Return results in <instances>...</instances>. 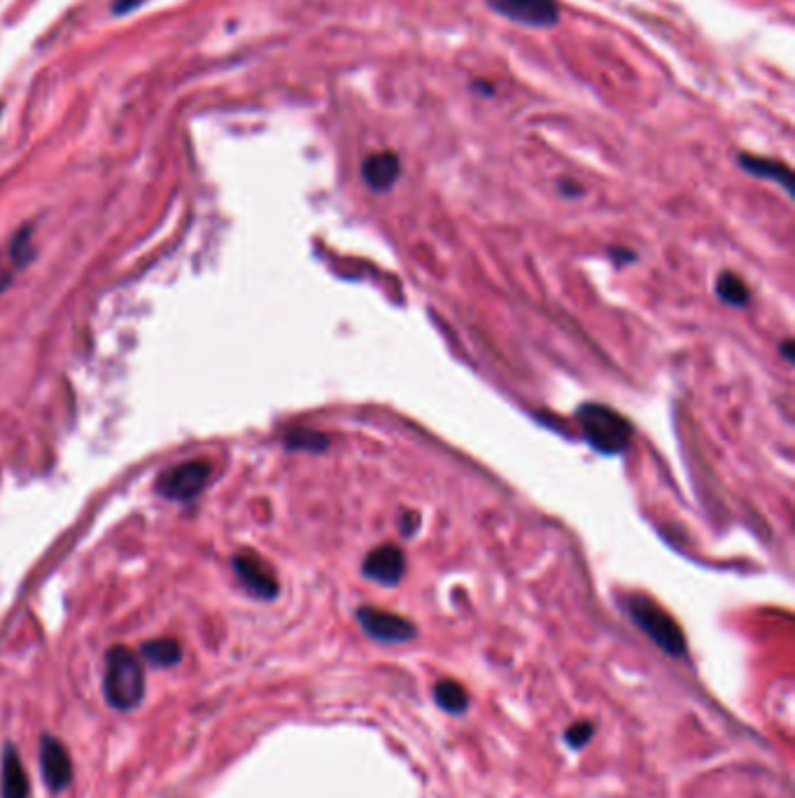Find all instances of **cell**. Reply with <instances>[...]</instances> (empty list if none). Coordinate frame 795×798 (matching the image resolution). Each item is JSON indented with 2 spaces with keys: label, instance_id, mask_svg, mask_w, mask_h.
Masks as SVG:
<instances>
[{
  "label": "cell",
  "instance_id": "cell-3",
  "mask_svg": "<svg viewBox=\"0 0 795 798\" xmlns=\"http://www.w3.org/2000/svg\"><path fill=\"white\" fill-rule=\"evenodd\" d=\"M625 609H628L632 621H635L637 626L665 651V654H670L674 658L686 654V637L677 626V621H674L663 607H658L651 598L632 593L625 598Z\"/></svg>",
  "mask_w": 795,
  "mask_h": 798
},
{
  "label": "cell",
  "instance_id": "cell-19",
  "mask_svg": "<svg viewBox=\"0 0 795 798\" xmlns=\"http://www.w3.org/2000/svg\"><path fill=\"white\" fill-rule=\"evenodd\" d=\"M609 252H611V257L618 259V262H628V259H637L635 252H630V250H625V248H611Z\"/></svg>",
  "mask_w": 795,
  "mask_h": 798
},
{
  "label": "cell",
  "instance_id": "cell-16",
  "mask_svg": "<svg viewBox=\"0 0 795 798\" xmlns=\"http://www.w3.org/2000/svg\"><path fill=\"white\" fill-rule=\"evenodd\" d=\"M285 444H287V448H292V451L320 453V451H325V448L329 446V439H327V434L308 430V427H299V430L287 432Z\"/></svg>",
  "mask_w": 795,
  "mask_h": 798
},
{
  "label": "cell",
  "instance_id": "cell-21",
  "mask_svg": "<svg viewBox=\"0 0 795 798\" xmlns=\"http://www.w3.org/2000/svg\"><path fill=\"white\" fill-rule=\"evenodd\" d=\"M793 346H795L793 339H786V341H784V346H782V353H784V357H786V360H789V362H793V360H795V355H793Z\"/></svg>",
  "mask_w": 795,
  "mask_h": 798
},
{
  "label": "cell",
  "instance_id": "cell-7",
  "mask_svg": "<svg viewBox=\"0 0 795 798\" xmlns=\"http://www.w3.org/2000/svg\"><path fill=\"white\" fill-rule=\"evenodd\" d=\"M406 570V556L404 551L395 544H381L364 558L362 574L376 584L383 586H397Z\"/></svg>",
  "mask_w": 795,
  "mask_h": 798
},
{
  "label": "cell",
  "instance_id": "cell-14",
  "mask_svg": "<svg viewBox=\"0 0 795 798\" xmlns=\"http://www.w3.org/2000/svg\"><path fill=\"white\" fill-rule=\"evenodd\" d=\"M716 294H719V299L723 304L728 306H735V308H742L747 306L751 301V292L744 280L737 276L733 271H723L719 280H716Z\"/></svg>",
  "mask_w": 795,
  "mask_h": 798
},
{
  "label": "cell",
  "instance_id": "cell-6",
  "mask_svg": "<svg viewBox=\"0 0 795 798\" xmlns=\"http://www.w3.org/2000/svg\"><path fill=\"white\" fill-rule=\"evenodd\" d=\"M357 621L364 633H367L371 640L385 642V644H401L413 640L415 626L404 616H399L395 612H385V609L378 607H360L357 609Z\"/></svg>",
  "mask_w": 795,
  "mask_h": 798
},
{
  "label": "cell",
  "instance_id": "cell-10",
  "mask_svg": "<svg viewBox=\"0 0 795 798\" xmlns=\"http://www.w3.org/2000/svg\"><path fill=\"white\" fill-rule=\"evenodd\" d=\"M401 175V161L395 152H374L364 159L362 178L374 192H388Z\"/></svg>",
  "mask_w": 795,
  "mask_h": 798
},
{
  "label": "cell",
  "instance_id": "cell-11",
  "mask_svg": "<svg viewBox=\"0 0 795 798\" xmlns=\"http://www.w3.org/2000/svg\"><path fill=\"white\" fill-rule=\"evenodd\" d=\"M3 798H31V780L24 768V761L12 745L3 752V784H0Z\"/></svg>",
  "mask_w": 795,
  "mask_h": 798
},
{
  "label": "cell",
  "instance_id": "cell-5",
  "mask_svg": "<svg viewBox=\"0 0 795 798\" xmlns=\"http://www.w3.org/2000/svg\"><path fill=\"white\" fill-rule=\"evenodd\" d=\"M490 10L527 28H551L560 19L558 0H488Z\"/></svg>",
  "mask_w": 795,
  "mask_h": 798
},
{
  "label": "cell",
  "instance_id": "cell-1",
  "mask_svg": "<svg viewBox=\"0 0 795 798\" xmlns=\"http://www.w3.org/2000/svg\"><path fill=\"white\" fill-rule=\"evenodd\" d=\"M103 691L115 710L129 712L145 698V668L129 647H112L105 656Z\"/></svg>",
  "mask_w": 795,
  "mask_h": 798
},
{
  "label": "cell",
  "instance_id": "cell-12",
  "mask_svg": "<svg viewBox=\"0 0 795 798\" xmlns=\"http://www.w3.org/2000/svg\"><path fill=\"white\" fill-rule=\"evenodd\" d=\"M737 164L742 166V171L754 175V178L777 182V185H782L786 189V194H793V173L789 166L782 164V161L756 157V154H740V157H737Z\"/></svg>",
  "mask_w": 795,
  "mask_h": 798
},
{
  "label": "cell",
  "instance_id": "cell-13",
  "mask_svg": "<svg viewBox=\"0 0 795 798\" xmlns=\"http://www.w3.org/2000/svg\"><path fill=\"white\" fill-rule=\"evenodd\" d=\"M140 654H143L145 661L157 665V668H171V665L180 663L182 647L178 640H173V637H159V640L145 642Z\"/></svg>",
  "mask_w": 795,
  "mask_h": 798
},
{
  "label": "cell",
  "instance_id": "cell-18",
  "mask_svg": "<svg viewBox=\"0 0 795 798\" xmlns=\"http://www.w3.org/2000/svg\"><path fill=\"white\" fill-rule=\"evenodd\" d=\"M418 525H420V514H418V511H404V516H401V521H399L401 535L411 537L413 532L418 530Z\"/></svg>",
  "mask_w": 795,
  "mask_h": 798
},
{
  "label": "cell",
  "instance_id": "cell-8",
  "mask_svg": "<svg viewBox=\"0 0 795 798\" xmlns=\"http://www.w3.org/2000/svg\"><path fill=\"white\" fill-rule=\"evenodd\" d=\"M40 763L47 787L52 791H63L73 782V759L59 738H52V735L42 738Z\"/></svg>",
  "mask_w": 795,
  "mask_h": 798
},
{
  "label": "cell",
  "instance_id": "cell-20",
  "mask_svg": "<svg viewBox=\"0 0 795 798\" xmlns=\"http://www.w3.org/2000/svg\"><path fill=\"white\" fill-rule=\"evenodd\" d=\"M562 192H565V196H581L583 194V189L581 187H574V182H562Z\"/></svg>",
  "mask_w": 795,
  "mask_h": 798
},
{
  "label": "cell",
  "instance_id": "cell-2",
  "mask_svg": "<svg viewBox=\"0 0 795 798\" xmlns=\"http://www.w3.org/2000/svg\"><path fill=\"white\" fill-rule=\"evenodd\" d=\"M576 418H579L583 437L595 451L604 455H621L630 448L632 425L618 411L604 404H583Z\"/></svg>",
  "mask_w": 795,
  "mask_h": 798
},
{
  "label": "cell",
  "instance_id": "cell-17",
  "mask_svg": "<svg viewBox=\"0 0 795 798\" xmlns=\"http://www.w3.org/2000/svg\"><path fill=\"white\" fill-rule=\"evenodd\" d=\"M593 735V724L590 721H579L565 733V740L569 742V747H583Z\"/></svg>",
  "mask_w": 795,
  "mask_h": 798
},
{
  "label": "cell",
  "instance_id": "cell-4",
  "mask_svg": "<svg viewBox=\"0 0 795 798\" xmlns=\"http://www.w3.org/2000/svg\"><path fill=\"white\" fill-rule=\"evenodd\" d=\"M210 472H213V467H210L208 460H187L161 472L154 488L166 500L189 502L194 497H199L203 488L208 486Z\"/></svg>",
  "mask_w": 795,
  "mask_h": 798
},
{
  "label": "cell",
  "instance_id": "cell-9",
  "mask_svg": "<svg viewBox=\"0 0 795 798\" xmlns=\"http://www.w3.org/2000/svg\"><path fill=\"white\" fill-rule=\"evenodd\" d=\"M234 572L243 581V586L252 595H257V598L273 600L280 591L276 574L269 570V565L264 560L252 556V553H238V556H234Z\"/></svg>",
  "mask_w": 795,
  "mask_h": 798
},
{
  "label": "cell",
  "instance_id": "cell-15",
  "mask_svg": "<svg viewBox=\"0 0 795 798\" xmlns=\"http://www.w3.org/2000/svg\"><path fill=\"white\" fill-rule=\"evenodd\" d=\"M434 698L443 710L453 714H460L469 707V693L460 682H455V679H441V682L434 686Z\"/></svg>",
  "mask_w": 795,
  "mask_h": 798
}]
</instances>
